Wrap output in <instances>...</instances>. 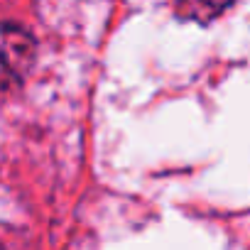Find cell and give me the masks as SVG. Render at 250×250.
Returning <instances> with one entry per match:
<instances>
[{
	"instance_id": "cell-1",
	"label": "cell",
	"mask_w": 250,
	"mask_h": 250,
	"mask_svg": "<svg viewBox=\"0 0 250 250\" xmlns=\"http://www.w3.org/2000/svg\"><path fill=\"white\" fill-rule=\"evenodd\" d=\"M233 0H174V10L182 20H196V22H211L218 18Z\"/></svg>"
}]
</instances>
